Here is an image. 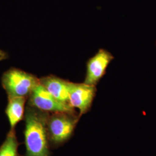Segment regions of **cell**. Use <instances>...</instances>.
Segmentation results:
<instances>
[{
    "mask_svg": "<svg viewBox=\"0 0 156 156\" xmlns=\"http://www.w3.org/2000/svg\"><path fill=\"white\" fill-rule=\"evenodd\" d=\"M39 83L57 100L70 105L69 101V81L54 75H49L40 78Z\"/></svg>",
    "mask_w": 156,
    "mask_h": 156,
    "instance_id": "52a82bcc",
    "label": "cell"
},
{
    "mask_svg": "<svg viewBox=\"0 0 156 156\" xmlns=\"http://www.w3.org/2000/svg\"><path fill=\"white\" fill-rule=\"evenodd\" d=\"M80 118L76 112L49 113L46 127L50 146L59 147L66 143L72 137Z\"/></svg>",
    "mask_w": 156,
    "mask_h": 156,
    "instance_id": "7a4b0ae2",
    "label": "cell"
},
{
    "mask_svg": "<svg viewBox=\"0 0 156 156\" xmlns=\"http://www.w3.org/2000/svg\"><path fill=\"white\" fill-rule=\"evenodd\" d=\"M19 145L16 131L9 130L0 146V156H20L18 152Z\"/></svg>",
    "mask_w": 156,
    "mask_h": 156,
    "instance_id": "9c48e42d",
    "label": "cell"
},
{
    "mask_svg": "<svg viewBox=\"0 0 156 156\" xmlns=\"http://www.w3.org/2000/svg\"><path fill=\"white\" fill-rule=\"evenodd\" d=\"M39 79L22 69L11 68L2 74L1 84L8 98L24 97L28 99Z\"/></svg>",
    "mask_w": 156,
    "mask_h": 156,
    "instance_id": "3957f363",
    "label": "cell"
},
{
    "mask_svg": "<svg viewBox=\"0 0 156 156\" xmlns=\"http://www.w3.org/2000/svg\"><path fill=\"white\" fill-rule=\"evenodd\" d=\"M114 57L110 52L101 49L87 62L84 83L96 86L106 73V68Z\"/></svg>",
    "mask_w": 156,
    "mask_h": 156,
    "instance_id": "8992f818",
    "label": "cell"
},
{
    "mask_svg": "<svg viewBox=\"0 0 156 156\" xmlns=\"http://www.w3.org/2000/svg\"><path fill=\"white\" fill-rule=\"evenodd\" d=\"M27 100L24 97L8 98L5 114L10 125V130H15L17 124L24 119Z\"/></svg>",
    "mask_w": 156,
    "mask_h": 156,
    "instance_id": "ba28073f",
    "label": "cell"
},
{
    "mask_svg": "<svg viewBox=\"0 0 156 156\" xmlns=\"http://www.w3.org/2000/svg\"><path fill=\"white\" fill-rule=\"evenodd\" d=\"M28 106L49 113L57 112L76 113L69 104L57 100L39 83L28 98Z\"/></svg>",
    "mask_w": 156,
    "mask_h": 156,
    "instance_id": "277c9868",
    "label": "cell"
},
{
    "mask_svg": "<svg viewBox=\"0 0 156 156\" xmlns=\"http://www.w3.org/2000/svg\"><path fill=\"white\" fill-rule=\"evenodd\" d=\"M49 114L31 106L26 107L23 132L26 146L24 156H50V145L46 127Z\"/></svg>",
    "mask_w": 156,
    "mask_h": 156,
    "instance_id": "6da1fadb",
    "label": "cell"
},
{
    "mask_svg": "<svg viewBox=\"0 0 156 156\" xmlns=\"http://www.w3.org/2000/svg\"><path fill=\"white\" fill-rule=\"evenodd\" d=\"M97 92L95 86L84 83H78L69 82V101L70 105L74 109H79V115L89 111L92 106Z\"/></svg>",
    "mask_w": 156,
    "mask_h": 156,
    "instance_id": "5b68a950",
    "label": "cell"
}]
</instances>
